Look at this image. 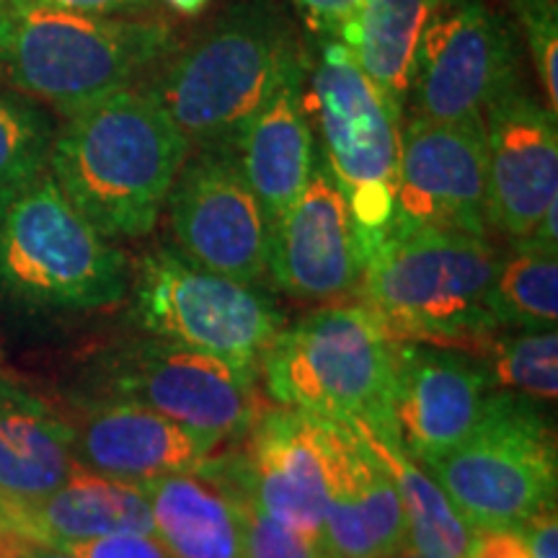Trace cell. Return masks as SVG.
<instances>
[{"mask_svg": "<svg viewBox=\"0 0 558 558\" xmlns=\"http://www.w3.org/2000/svg\"><path fill=\"white\" fill-rule=\"evenodd\" d=\"M52 143L54 128L37 104L0 96V190L45 171Z\"/></svg>", "mask_w": 558, "mask_h": 558, "instance_id": "28", "label": "cell"}, {"mask_svg": "<svg viewBox=\"0 0 558 558\" xmlns=\"http://www.w3.org/2000/svg\"><path fill=\"white\" fill-rule=\"evenodd\" d=\"M130 264L70 205L50 171L0 190V295L39 311L122 303Z\"/></svg>", "mask_w": 558, "mask_h": 558, "instance_id": "5", "label": "cell"}, {"mask_svg": "<svg viewBox=\"0 0 558 558\" xmlns=\"http://www.w3.org/2000/svg\"><path fill=\"white\" fill-rule=\"evenodd\" d=\"M140 488L150 507L153 535L173 558H243L246 488L230 452Z\"/></svg>", "mask_w": 558, "mask_h": 558, "instance_id": "21", "label": "cell"}, {"mask_svg": "<svg viewBox=\"0 0 558 558\" xmlns=\"http://www.w3.org/2000/svg\"><path fill=\"white\" fill-rule=\"evenodd\" d=\"M243 525V558H326L318 541L269 518L248 494Z\"/></svg>", "mask_w": 558, "mask_h": 558, "instance_id": "30", "label": "cell"}, {"mask_svg": "<svg viewBox=\"0 0 558 558\" xmlns=\"http://www.w3.org/2000/svg\"><path fill=\"white\" fill-rule=\"evenodd\" d=\"M292 3L303 11L305 21L318 37L337 39L347 21L360 9L362 0H292Z\"/></svg>", "mask_w": 558, "mask_h": 558, "instance_id": "33", "label": "cell"}, {"mask_svg": "<svg viewBox=\"0 0 558 558\" xmlns=\"http://www.w3.org/2000/svg\"><path fill=\"white\" fill-rule=\"evenodd\" d=\"M499 256L488 311L499 331H550L558 318V248L525 239Z\"/></svg>", "mask_w": 558, "mask_h": 558, "instance_id": "26", "label": "cell"}, {"mask_svg": "<svg viewBox=\"0 0 558 558\" xmlns=\"http://www.w3.org/2000/svg\"><path fill=\"white\" fill-rule=\"evenodd\" d=\"M492 375L494 388L527 399L556 401L558 396V333L494 331L473 349Z\"/></svg>", "mask_w": 558, "mask_h": 558, "instance_id": "27", "label": "cell"}, {"mask_svg": "<svg viewBox=\"0 0 558 558\" xmlns=\"http://www.w3.org/2000/svg\"><path fill=\"white\" fill-rule=\"evenodd\" d=\"M166 205L184 259L239 282L267 275L269 222L235 156L190 153Z\"/></svg>", "mask_w": 558, "mask_h": 558, "instance_id": "12", "label": "cell"}, {"mask_svg": "<svg viewBox=\"0 0 558 558\" xmlns=\"http://www.w3.org/2000/svg\"><path fill=\"white\" fill-rule=\"evenodd\" d=\"M407 226L448 228L486 239L484 120L439 122L409 117L401 124L393 218Z\"/></svg>", "mask_w": 558, "mask_h": 558, "instance_id": "14", "label": "cell"}, {"mask_svg": "<svg viewBox=\"0 0 558 558\" xmlns=\"http://www.w3.org/2000/svg\"><path fill=\"white\" fill-rule=\"evenodd\" d=\"M295 47L275 0H233L166 62L148 90L177 122L190 153L235 156L243 130Z\"/></svg>", "mask_w": 558, "mask_h": 558, "instance_id": "4", "label": "cell"}, {"mask_svg": "<svg viewBox=\"0 0 558 558\" xmlns=\"http://www.w3.org/2000/svg\"><path fill=\"white\" fill-rule=\"evenodd\" d=\"M0 558H73L62 548L45 546V543L24 541L19 535L0 533Z\"/></svg>", "mask_w": 558, "mask_h": 558, "instance_id": "36", "label": "cell"}, {"mask_svg": "<svg viewBox=\"0 0 558 558\" xmlns=\"http://www.w3.org/2000/svg\"><path fill=\"white\" fill-rule=\"evenodd\" d=\"M388 558H429V556L416 554V550H411V548H401L399 554H393V556H388Z\"/></svg>", "mask_w": 558, "mask_h": 558, "instance_id": "38", "label": "cell"}, {"mask_svg": "<svg viewBox=\"0 0 558 558\" xmlns=\"http://www.w3.org/2000/svg\"><path fill=\"white\" fill-rule=\"evenodd\" d=\"M548 109H558V0H509Z\"/></svg>", "mask_w": 558, "mask_h": 558, "instance_id": "29", "label": "cell"}, {"mask_svg": "<svg viewBox=\"0 0 558 558\" xmlns=\"http://www.w3.org/2000/svg\"><path fill=\"white\" fill-rule=\"evenodd\" d=\"M78 469L65 418L0 378V497L39 499Z\"/></svg>", "mask_w": 558, "mask_h": 558, "instance_id": "23", "label": "cell"}, {"mask_svg": "<svg viewBox=\"0 0 558 558\" xmlns=\"http://www.w3.org/2000/svg\"><path fill=\"white\" fill-rule=\"evenodd\" d=\"M73 558H173L153 533H117L62 546Z\"/></svg>", "mask_w": 558, "mask_h": 558, "instance_id": "31", "label": "cell"}, {"mask_svg": "<svg viewBox=\"0 0 558 558\" xmlns=\"http://www.w3.org/2000/svg\"><path fill=\"white\" fill-rule=\"evenodd\" d=\"M396 341L365 305H331L279 329L264 349V388L277 407L388 427Z\"/></svg>", "mask_w": 558, "mask_h": 558, "instance_id": "6", "label": "cell"}, {"mask_svg": "<svg viewBox=\"0 0 558 558\" xmlns=\"http://www.w3.org/2000/svg\"><path fill=\"white\" fill-rule=\"evenodd\" d=\"M522 83L518 29L488 0H442L418 39L407 94L409 117L484 120Z\"/></svg>", "mask_w": 558, "mask_h": 558, "instance_id": "10", "label": "cell"}, {"mask_svg": "<svg viewBox=\"0 0 558 558\" xmlns=\"http://www.w3.org/2000/svg\"><path fill=\"white\" fill-rule=\"evenodd\" d=\"M171 52L173 29L158 19L88 16L32 0H5L0 19L3 75L65 117L135 86Z\"/></svg>", "mask_w": 558, "mask_h": 558, "instance_id": "3", "label": "cell"}, {"mask_svg": "<svg viewBox=\"0 0 558 558\" xmlns=\"http://www.w3.org/2000/svg\"><path fill=\"white\" fill-rule=\"evenodd\" d=\"M135 313L156 339L256 369L284 326L259 284L207 271L171 248L150 251L137 267Z\"/></svg>", "mask_w": 558, "mask_h": 558, "instance_id": "9", "label": "cell"}, {"mask_svg": "<svg viewBox=\"0 0 558 558\" xmlns=\"http://www.w3.org/2000/svg\"><path fill=\"white\" fill-rule=\"evenodd\" d=\"M326 558H388L407 548V520L386 465L349 418H324Z\"/></svg>", "mask_w": 558, "mask_h": 558, "instance_id": "18", "label": "cell"}, {"mask_svg": "<svg viewBox=\"0 0 558 558\" xmlns=\"http://www.w3.org/2000/svg\"><path fill=\"white\" fill-rule=\"evenodd\" d=\"M424 469L473 530L525 525L556 505L554 429L535 399L509 390H494L476 429Z\"/></svg>", "mask_w": 558, "mask_h": 558, "instance_id": "8", "label": "cell"}, {"mask_svg": "<svg viewBox=\"0 0 558 558\" xmlns=\"http://www.w3.org/2000/svg\"><path fill=\"white\" fill-rule=\"evenodd\" d=\"M465 558H533L522 525L478 527Z\"/></svg>", "mask_w": 558, "mask_h": 558, "instance_id": "32", "label": "cell"}, {"mask_svg": "<svg viewBox=\"0 0 558 558\" xmlns=\"http://www.w3.org/2000/svg\"><path fill=\"white\" fill-rule=\"evenodd\" d=\"M354 427L367 439L369 450L378 456L393 481L407 520V548L429 558H465L473 541V527L456 512L448 494L432 478V473L407 456L380 424L354 422Z\"/></svg>", "mask_w": 558, "mask_h": 558, "instance_id": "24", "label": "cell"}, {"mask_svg": "<svg viewBox=\"0 0 558 558\" xmlns=\"http://www.w3.org/2000/svg\"><path fill=\"white\" fill-rule=\"evenodd\" d=\"M65 120L47 163L60 192L107 241L148 235L190 156L163 104L128 86Z\"/></svg>", "mask_w": 558, "mask_h": 558, "instance_id": "1", "label": "cell"}, {"mask_svg": "<svg viewBox=\"0 0 558 558\" xmlns=\"http://www.w3.org/2000/svg\"><path fill=\"white\" fill-rule=\"evenodd\" d=\"M316 156V132L305 104V52L298 45L284 58L235 148L239 169L269 228L305 190Z\"/></svg>", "mask_w": 558, "mask_h": 558, "instance_id": "20", "label": "cell"}, {"mask_svg": "<svg viewBox=\"0 0 558 558\" xmlns=\"http://www.w3.org/2000/svg\"><path fill=\"white\" fill-rule=\"evenodd\" d=\"M365 251L352 209L316 156L308 184L269 228L267 275L295 300H337L360 290Z\"/></svg>", "mask_w": 558, "mask_h": 558, "instance_id": "16", "label": "cell"}, {"mask_svg": "<svg viewBox=\"0 0 558 558\" xmlns=\"http://www.w3.org/2000/svg\"><path fill=\"white\" fill-rule=\"evenodd\" d=\"M305 104L318 156L349 202L365 251L393 218L403 111L333 37H318L316 52L305 54Z\"/></svg>", "mask_w": 558, "mask_h": 558, "instance_id": "7", "label": "cell"}, {"mask_svg": "<svg viewBox=\"0 0 558 558\" xmlns=\"http://www.w3.org/2000/svg\"><path fill=\"white\" fill-rule=\"evenodd\" d=\"M256 369L209 357L166 339H145L124 349L111 367L114 399L132 401L220 439L241 437L259 401Z\"/></svg>", "mask_w": 558, "mask_h": 558, "instance_id": "11", "label": "cell"}, {"mask_svg": "<svg viewBox=\"0 0 558 558\" xmlns=\"http://www.w3.org/2000/svg\"><path fill=\"white\" fill-rule=\"evenodd\" d=\"M488 228L512 241L533 239L558 205L556 111L518 83L484 114Z\"/></svg>", "mask_w": 558, "mask_h": 558, "instance_id": "15", "label": "cell"}, {"mask_svg": "<svg viewBox=\"0 0 558 558\" xmlns=\"http://www.w3.org/2000/svg\"><path fill=\"white\" fill-rule=\"evenodd\" d=\"M0 533L62 548L104 535L153 533V520L143 488L78 469L39 499L0 497Z\"/></svg>", "mask_w": 558, "mask_h": 558, "instance_id": "22", "label": "cell"}, {"mask_svg": "<svg viewBox=\"0 0 558 558\" xmlns=\"http://www.w3.org/2000/svg\"><path fill=\"white\" fill-rule=\"evenodd\" d=\"M499 256L481 235L390 220L365 246L362 305L393 339L473 352L499 331L488 311Z\"/></svg>", "mask_w": 558, "mask_h": 558, "instance_id": "2", "label": "cell"}, {"mask_svg": "<svg viewBox=\"0 0 558 558\" xmlns=\"http://www.w3.org/2000/svg\"><path fill=\"white\" fill-rule=\"evenodd\" d=\"M239 452H230L251 499L269 518L320 543L326 518L324 416L275 407L259 409Z\"/></svg>", "mask_w": 558, "mask_h": 558, "instance_id": "17", "label": "cell"}, {"mask_svg": "<svg viewBox=\"0 0 558 558\" xmlns=\"http://www.w3.org/2000/svg\"><path fill=\"white\" fill-rule=\"evenodd\" d=\"M68 427L73 458L83 471L132 486L199 469L226 445L120 399L90 407Z\"/></svg>", "mask_w": 558, "mask_h": 558, "instance_id": "19", "label": "cell"}, {"mask_svg": "<svg viewBox=\"0 0 558 558\" xmlns=\"http://www.w3.org/2000/svg\"><path fill=\"white\" fill-rule=\"evenodd\" d=\"M439 3L442 0H362L337 37L403 114L416 45Z\"/></svg>", "mask_w": 558, "mask_h": 558, "instance_id": "25", "label": "cell"}, {"mask_svg": "<svg viewBox=\"0 0 558 558\" xmlns=\"http://www.w3.org/2000/svg\"><path fill=\"white\" fill-rule=\"evenodd\" d=\"M494 390L476 354L396 341L386 429L407 456L424 465L458 448L476 429Z\"/></svg>", "mask_w": 558, "mask_h": 558, "instance_id": "13", "label": "cell"}, {"mask_svg": "<svg viewBox=\"0 0 558 558\" xmlns=\"http://www.w3.org/2000/svg\"><path fill=\"white\" fill-rule=\"evenodd\" d=\"M173 11L184 13V16H197V13L205 11V5L209 0H166Z\"/></svg>", "mask_w": 558, "mask_h": 558, "instance_id": "37", "label": "cell"}, {"mask_svg": "<svg viewBox=\"0 0 558 558\" xmlns=\"http://www.w3.org/2000/svg\"><path fill=\"white\" fill-rule=\"evenodd\" d=\"M525 538L533 558H558V518L556 505L543 509L541 514L530 518L525 525Z\"/></svg>", "mask_w": 558, "mask_h": 558, "instance_id": "35", "label": "cell"}, {"mask_svg": "<svg viewBox=\"0 0 558 558\" xmlns=\"http://www.w3.org/2000/svg\"><path fill=\"white\" fill-rule=\"evenodd\" d=\"M32 3L70 13H88V16H135L150 11L156 0H32Z\"/></svg>", "mask_w": 558, "mask_h": 558, "instance_id": "34", "label": "cell"}, {"mask_svg": "<svg viewBox=\"0 0 558 558\" xmlns=\"http://www.w3.org/2000/svg\"><path fill=\"white\" fill-rule=\"evenodd\" d=\"M3 11H5V0H0V19H3Z\"/></svg>", "mask_w": 558, "mask_h": 558, "instance_id": "39", "label": "cell"}]
</instances>
